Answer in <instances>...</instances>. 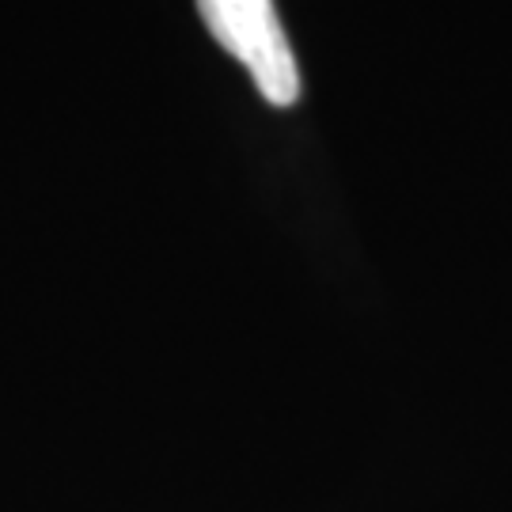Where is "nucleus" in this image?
Here are the masks:
<instances>
[{"mask_svg":"<svg viewBox=\"0 0 512 512\" xmlns=\"http://www.w3.org/2000/svg\"><path fill=\"white\" fill-rule=\"evenodd\" d=\"M198 12L220 50L251 73L262 99L270 107H293L300 99V69L274 0H198Z\"/></svg>","mask_w":512,"mask_h":512,"instance_id":"f257e3e1","label":"nucleus"}]
</instances>
